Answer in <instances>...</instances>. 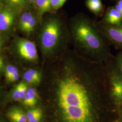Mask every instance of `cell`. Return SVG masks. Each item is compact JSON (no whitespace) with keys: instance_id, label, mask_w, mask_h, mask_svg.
<instances>
[{"instance_id":"cell-2","label":"cell","mask_w":122,"mask_h":122,"mask_svg":"<svg viewBox=\"0 0 122 122\" xmlns=\"http://www.w3.org/2000/svg\"><path fill=\"white\" fill-rule=\"evenodd\" d=\"M74 37L84 47L91 51H98L103 47L100 37L86 22L80 21L73 26Z\"/></svg>"},{"instance_id":"cell-1","label":"cell","mask_w":122,"mask_h":122,"mask_svg":"<svg viewBox=\"0 0 122 122\" xmlns=\"http://www.w3.org/2000/svg\"><path fill=\"white\" fill-rule=\"evenodd\" d=\"M97 93L73 76L60 79L56 92L58 122H105V106Z\"/></svg>"},{"instance_id":"cell-4","label":"cell","mask_w":122,"mask_h":122,"mask_svg":"<svg viewBox=\"0 0 122 122\" xmlns=\"http://www.w3.org/2000/svg\"><path fill=\"white\" fill-rule=\"evenodd\" d=\"M16 47L19 54L22 58L30 61L38 59L37 50L33 42L27 39H20L17 43Z\"/></svg>"},{"instance_id":"cell-25","label":"cell","mask_w":122,"mask_h":122,"mask_svg":"<svg viewBox=\"0 0 122 122\" xmlns=\"http://www.w3.org/2000/svg\"><path fill=\"white\" fill-rule=\"evenodd\" d=\"M2 0H0V11L2 9Z\"/></svg>"},{"instance_id":"cell-8","label":"cell","mask_w":122,"mask_h":122,"mask_svg":"<svg viewBox=\"0 0 122 122\" xmlns=\"http://www.w3.org/2000/svg\"><path fill=\"white\" fill-rule=\"evenodd\" d=\"M105 21L110 24L120 26L122 22V15L115 8L110 9L105 16Z\"/></svg>"},{"instance_id":"cell-28","label":"cell","mask_w":122,"mask_h":122,"mask_svg":"<svg viewBox=\"0 0 122 122\" xmlns=\"http://www.w3.org/2000/svg\"><path fill=\"white\" fill-rule=\"evenodd\" d=\"M29 1H30L31 2H32V3H34L35 2H36V0H28Z\"/></svg>"},{"instance_id":"cell-7","label":"cell","mask_w":122,"mask_h":122,"mask_svg":"<svg viewBox=\"0 0 122 122\" xmlns=\"http://www.w3.org/2000/svg\"><path fill=\"white\" fill-rule=\"evenodd\" d=\"M38 93L34 88L28 89L25 96L22 100L23 104L27 107H34L38 101Z\"/></svg>"},{"instance_id":"cell-22","label":"cell","mask_w":122,"mask_h":122,"mask_svg":"<svg viewBox=\"0 0 122 122\" xmlns=\"http://www.w3.org/2000/svg\"><path fill=\"white\" fill-rule=\"evenodd\" d=\"M115 8L116 9L118 12H119L122 15V6L118 5L117 4L115 6Z\"/></svg>"},{"instance_id":"cell-6","label":"cell","mask_w":122,"mask_h":122,"mask_svg":"<svg viewBox=\"0 0 122 122\" xmlns=\"http://www.w3.org/2000/svg\"><path fill=\"white\" fill-rule=\"evenodd\" d=\"M6 115L10 122H28L26 113L17 106L10 109Z\"/></svg>"},{"instance_id":"cell-13","label":"cell","mask_w":122,"mask_h":122,"mask_svg":"<svg viewBox=\"0 0 122 122\" xmlns=\"http://www.w3.org/2000/svg\"><path fill=\"white\" fill-rule=\"evenodd\" d=\"M111 94L114 99L118 102L122 104V89L117 83L111 81Z\"/></svg>"},{"instance_id":"cell-17","label":"cell","mask_w":122,"mask_h":122,"mask_svg":"<svg viewBox=\"0 0 122 122\" xmlns=\"http://www.w3.org/2000/svg\"><path fill=\"white\" fill-rule=\"evenodd\" d=\"M6 2L13 8L20 9L25 5V0H5Z\"/></svg>"},{"instance_id":"cell-15","label":"cell","mask_w":122,"mask_h":122,"mask_svg":"<svg viewBox=\"0 0 122 122\" xmlns=\"http://www.w3.org/2000/svg\"><path fill=\"white\" fill-rule=\"evenodd\" d=\"M33 16V15L29 12H25L22 15L19 22L20 27L22 30L24 31L27 25L28 24Z\"/></svg>"},{"instance_id":"cell-21","label":"cell","mask_w":122,"mask_h":122,"mask_svg":"<svg viewBox=\"0 0 122 122\" xmlns=\"http://www.w3.org/2000/svg\"><path fill=\"white\" fill-rule=\"evenodd\" d=\"M19 77H20L19 73H18L17 74H15L14 76H13L12 77H11L10 78V80L8 81V82H15L19 79Z\"/></svg>"},{"instance_id":"cell-11","label":"cell","mask_w":122,"mask_h":122,"mask_svg":"<svg viewBox=\"0 0 122 122\" xmlns=\"http://www.w3.org/2000/svg\"><path fill=\"white\" fill-rule=\"evenodd\" d=\"M110 38L115 42L122 44V27L110 28L108 30Z\"/></svg>"},{"instance_id":"cell-3","label":"cell","mask_w":122,"mask_h":122,"mask_svg":"<svg viewBox=\"0 0 122 122\" xmlns=\"http://www.w3.org/2000/svg\"><path fill=\"white\" fill-rule=\"evenodd\" d=\"M60 35L61 25L58 20L52 19L45 23L40 37L41 46L44 53L51 52L55 48Z\"/></svg>"},{"instance_id":"cell-24","label":"cell","mask_w":122,"mask_h":122,"mask_svg":"<svg viewBox=\"0 0 122 122\" xmlns=\"http://www.w3.org/2000/svg\"><path fill=\"white\" fill-rule=\"evenodd\" d=\"M3 66V61L2 58L0 57V70H1Z\"/></svg>"},{"instance_id":"cell-14","label":"cell","mask_w":122,"mask_h":122,"mask_svg":"<svg viewBox=\"0 0 122 122\" xmlns=\"http://www.w3.org/2000/svg\"><path fill=\"white\" fill-rule=\"evenodd\" d=\"M88 8L94 13H100L102 9L101 0H87Z\"/></svg>"},{"instance_id":"cell-20","label":"cell","mask_w":122,"mask_h":122,"mask_svg":"<svg viewBox=\"0 0 122 122\" xmlns=\"http://www.w3.org/2000/svg\"><path fill=\"white\" fill-rule=\"evenodd\" d=\"M111 81L117 83L122 89V75L116 72L113 73L111 77Z\"/></svg>"},{"instance_id":"cell-16","label":"cell","mask_w":122,"mask_h":122,"mask_svg":"<svg viewBox=\"0 0 122 122\" xmlns=\"http://www.w3.org/2000/svg\"><path fill=\"white\" fill-rule=\"evenodd\" d=\"M19 73L17 68L14 66L8 65L5 67V76L6 80L8 81L15 74Z\"/></svg>"},{"instance_id":"cell-5","label":"cell","mask_w":122,"mask_h":122,"mask_svg":"<svg viewBox=\"0 0 122 122\" xmlns=\"http://www.w3.org/2000/svg\"><path fill=\"white\" fill-rule=\"evenodd\" d=\"M14 20V15L10 10L2 9L0 11V31L8 30L13 25Z\"/></svg>"},{"instance_id":"cell-19","label":"cell","mask_w":122,"mask_h":122,"mask_svg":"<svg viewBox=\"0 0 122 122\" xmlns=\"http://www.w3.org/2000/svg\"><path fill=\"white\" fill-rule=\"evenodd\" d=\"M67 0H51V8L57 10L61 7Z\"/></svg>"},{"instance_id":"cell-26","label":"cell","mask_w":122,"mask_h":122,"mask_svg":"<svg viewBox=\"0 0 122 122\" xmlns=\"http://www.w3.org/2000/svg\"><path fill=\"white\" fill-rule=\"evenodd\" d=\"M117 4L122 6V0H120L118 2V4Z\"/></svg>"},{"instance_id":"cell-12","label":"cell","mask_w":122,"mask_h":122,"mask_svg":"<svg viewBox=\"0 0 122 122\" xmlns=\"http://www.w3.org/2000/svg\"><path fill=\"white\" fill-rule=\"evenodd\" d=\"M36 4L41 15L48 12L51 8V0H36Z\"/></svg>"},{"instance_id":"cell-23","label":"cell","mask_w":122,"mask_h":122,"mask_svg":"<svg viewBox=\"0 0 122 122\" xmlns=\"http://www.w3.org/2000/svg\"><path fill=\"white\" fill-rule=\"evenodd\" d=\"M119 65L121 72V75H122V57H120L119 59Z\"/></svg>"},{"instance_id":"cell-27","label":"cell","mask_w":122,"mask_h":122,"mask_svg":"<svg viewBox=\"0 0 122 122\" xmlns=\"http://www.w3.org/2000/svg\"><path fill=\"white\" fill-rule=\"evenodd\" d=\"M1 46H2V41L1 39L0 38V49L1 48Z\"/></svg>"},{"instance_id":"cell-9","label":"cell","mask_w":122,"mask_h":122,"mask_svg":"<svg viewBox=\"0 0 122 122\" xmlns=\"http://www.w3.org/2000/svg\"><path fill=\"white\" fill-rule=\"evenodd\" d=\"M23 78L29 84L37 85L41 81V75L39 71L30 69L24 73Z\"/></svg>"},{"instance_id":"cell-10","label":"cell","mask_w":122,"mask_h":122,"mask_svg":"<svg viewBox=\"0 0 122 122\" xmlns=\"http://www.w3.org/2000/svg\"><path fill=\"white\" fill-rule=\"evenodd\" d=\"M27 90L28 87L26 83L24 82L19 83L13 91L12 93L13 99L18 101H22Z\"/></svg>"},{"instance_id":"cell-18","label":"cell","mask_w":122,"mask_h":122,"mask_svg":"<svg viewBox=\"0 0 122 122\" xmlns=\"http://www.w3.org/2000/svg\"><path fill=\"white\" fill-rule=\"evenodd\" d=\"M36 24V20L34 16H33L30 21L29 22L28 24L27 25L24 31L27 33H30L32 32L35 29Z\"/></svg>"}]
</instances>
